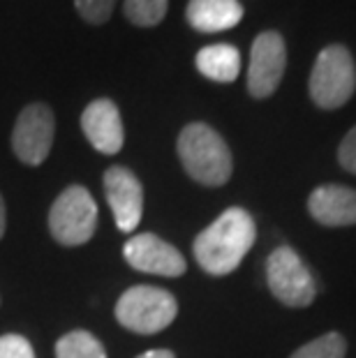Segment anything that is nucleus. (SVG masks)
Returning <instances> with one entry per match:
<instances>
[{
  "label": "nucleus",
  "instance_id": "nucleus-16",
  "mask_svg": "<svg viewBox=\"0 0 356 358\" xmlns=\"http://www.w3.org/2000/svg\"><path fill=\"white\" fill-rule=\"evenodd\" d=\"M169 10V0H125L123 14L130 24L139 28H155L162 24Z\"/></svg>",
  "mask_w": 356,
  "mask_h": 358
},
{
  "label": "nucleus",
  "instance_id": "nucleus-8",
  "mask_svg": "<svg viewBox=\"0 0 356 358\" xmlns=\"http://www.w3.org/2000/svg\"><path fill=\"white\" fill-rule=\"evenodd\" d=\"M56 118L47 104L35 102L28 104L19 113L17 125L12 132V148L24 164L37 166L47 159L51 146H54Z\"/></svg>",
  "mask_w": 356,
  "mask_h": 358
},
{
  "label": "nucleus",
  "instance_id": "nucleus-22",
  "mask_svg": "<svg viewBox=\"0 0 356 358\" xmlns=\"http://www.w3.org/2000/svg\"><path fill=\"white\" fill-rule=\"evenodd\" d=\"M5 224H7V215H5V201L0 196V238L5 236Z\"/></svg>",
  "mask_w": 356,
  "mask_h": 358
},
{
  "label": "nucleus",
  "instance_id": "nucleus-6",
  "mask_svg": "<svg viewBox=\"0 0 356 358\" xmlns=\"http://www.w3.org/2000/svg\"><path fill=\"white\" fill-rule=\"evenodd\" d=\"M266 282L276 299L287 308H308L317 296V285L306 262L292 248H276L266 259Z\"/></svg>",
  "mask_w": 356,
  "mask_h": 358
},
{
  "label": "nucleus",
  "instance_id": "nucleus-1",
  "mask_svg": "<svg viewBox=\"0 0 356 358\" xmlns=\"http://www.w3.org/2000/svg\"><path fill=\"white\" fill-rule=\"evenodd\" d=\"M255 238L257 227L252 215L243 208H227L197 236L192 252L208 275H229L255 245Z\"/></svg>",
  "mask_w": 356,
  "mask_h": 358
},
{
  "label": "nucleus",
  "instance_id": "nucleus-14",
  "mask_svg": "<svg viewBox=\"0 0 356 358\" xmlns=\"http://www.w3.org/2000/svg\"><path fill=\"white\" fill-rule=\"evenodd\" d=\"M194 65L211 81L232 83L241 72V53L232 44H211L197 53Z\"/></svg>",
  "mask_w": 356,
  "mask_h": 358
},
{
  "label": "nucleus",
  "instance_id": "nucleus-15",
  "mask_svg": "<svg viewBox=\"0 0 356 358\" xmlns=\"http://www.w3.org/2000/svg\"><path fill=\"white\" fill-rule=\"evenodd\" d=\"M56 358H107L102 342L88 331H72L56 345Z\"/></svg>",
  "mask_w": 356,
  "mask_h": 358
},
{
  "label": "nucleus",
  "instance_id": "nucleus-19",
  "mask_svg": "<svg viewBox=\"0 0 356 358\" xmlns=\"http://www.w3.org/2000/svg\"><path fill=\"white\" fill-rule=\"evenodd\" d=\"M0 358H35L33 347L24 335H0Z\"/></svg>",
  "mask_w": 356,
  "mask_h": 358
},
{
  "label": "nucleus",
  "instance_id": "nucleus-9",
  "mask_svg": "<svg viewBox=\"0 0 356 358\" xmlns=\"http://www.w3.org/2000/svg\"><path fill=\"white\" fill-rule=\"evenodd\" d=\"M125 262L134 271L150 273V275L180 278L187 271L183 255L155 234H137L123 245Z\"/></svg>",
  "mask_w": 356,
  "mask_h": 358
},
{
  "label": "nucleus",
  "instance_id": "nucleus-18",
  "mask_svg": "<svg viewBox=\"0 0 356 358\" xmlns=\"http://www.w3.org/2000/svg\"><path fill=\"white\" fill-rule=\"evenodd\" d=\"M113 5H116V0H74V7L81 14V19L93 26L107 24L113 12Z\"/></svg>",
  "mask_w": 356,
  "mask_h": 358
},
{
  "label": "nucleus",
  "instance_id": "nucleus-13",
  "mask_svg": "<svg viewBox=\"0 0 356 358\" xmlns=\"http://www.w3.org/2000/svg\"><path fill=\"white\" fill-rule=\"evenodd\" d=\"M185 19L199 33H222L243 19V5L238 0H190Z\"/></svg>",
  "mask_w": 356,
  "mask_h": 358
},
{
  "label": "nucleus",
  "instance_id": "nucleus-21",
  "mask_svg": "<svg viewBox=\"0 0 356 358\" xmlns=\"http://www.w3.org/2000/svg\"><path fill=\"white\" fill-rule=\"evenodd\" d=\"M137 358H176L173 356L169 349H150V352H146V354H141V356H137Z\"/></svg>",
  "mask_w": 356,
  "mask_h": 358
},
{
  "label": "nucleus",
  "instance_id": "nucleus-17",
  "mask_svg": "<svg viewBox=\"0 0 356 358\" xmlns=\"http://www.w3.org/2000/svg\"><path fill=\"white\" fill-rule=\"evenodd\" d=\"M347 340L340 333L320 335L317 340H310L308 345L299 347L290 358H345Z\"/></svg>",
  "mask_w": 356,
  "mask_h": 358
},
{
  "label": "nucleus",
  "instance_id": "nucleus-20",
  "mask_svg": "<svg viewBox=\"0 0 356 358\" xmlns=\"http://www.w3.org/2000/svg\"><path fill=\"white\" fill-rule=\"evenodd\" d=\"M338 162L343 164V169H347L350 173H356V125L345 134V139L340 141Z\"/></svg>",
  "mask_w": 356,
  "mask_h": 358
},
{
  "label": "nucleus",
  "instance_id": "nucleus-4",
  "mask_svg": "<svg viewBox=\"0 0 356 358\" xmlns=\"http://www.w3.org/2000/svg\"><path fill=\"white\" fill-rule=\"evenodd\" d=\"M176 299L169 292H164V289L148 285H137L127 289L116 303L118 324L139 335H153L164 331L176 319Z\"/></svg>",
  "mask_w": 356,
  "mask_h": 358
},
{
  "label": "nucleus",
  "instance_id": "nucleus-3",
  "mask_svg": "<svg viewBox=\"0 0 356 358\" xmlns=\"http://www.w3.org/2000/svg\"><path fill=\"white\" fill-rule=\"evenodd\" d=\"M310 97L320 109H340L356 90V65L345 44H329L320 51L310 72Z\"/></svg>",
  "mask_w": 356,
  "mask_h": 358
},
{
  "label": "nucleus",
  "instance_id": "nucleus-12",
  "mask_svg": "<svg viewBox=\"0 0 356 358\" xmlns=\"http://www.w3.org/2000/svg\"><path fill=\"white\" fill-rule=\"evenodd\" d=\"M308 210L322 227L356 224V189L347 185H320L308 196Z\"/></svg>",
  "mask_w": 356,
  "mask_h": 358
},
{
  "label": "nucleus",
  "instance_id": "nucleus-5",
  "mask_svg": "<svg viewBox=\"0 0 356 358\" xmlns=\"http://www.w3.org/2000/svg\"><path fill=\"white\" fill-rule=\"evenodd\" d=\"M97 227V203L81 185H70L60 192L49 210V231L65 248H77L93 238Z\"/></svg>",
  "mask_w": 356,
  "mask_h": 358
},
{
  "label": "nucleus",
  "instance_id": "nucleus-2",
  "mask_svg": "<svg viewBox=\"0 0 356 358\" xmlns=\"http://www.w3.org/2000/svg\"><path fill=\"white\" fill-rule=\"evenodd\" d=\"M187 176L206 187H220L232 178L234 159L227 141L206 123H190L180 129L176 143Z\"/></svg>",
  "mask_w": 356,
  "mask_h": 358
},
{
  "label": "nucleus",
  "instance_id": "nucleus-10",
  "mask_svg": "<svg viewBox=\"0 0 356 358\" xmlns=\"http://www.w3.org/2000/svg\"><path fill=\"white\" fill-rule=\"evenodd\" d=\"M104 196L113 210L118 231L130 234L137 229L143 213V187L130 169L109 166L104 171Z\"/></svg>",
  "mask_w": 356,
  "mask_h": 358
},
{
  "label": "nucleus",
  "instance_id": "nucleus-7",
  "mask_svg": "<svg viewBox=\"0 0 356 358\" xmlns=\"http://www.w3.org/2000/svg\"><path fill=\"white\" fill-rule=\"evenodd\" d=\"M287 67V47L283 35L264 30L255 37L248 65V93L255 100H266L278 90Z\"/></svg>",
  "mask_w": 356,
  "mask_h": 358
},
{
  "label": "nucleus",
  "instance_id": "nucleus-11",
  "mask_svg": "<svg viewBox=\"0 0 356 358\" xmlns=\"http://www.w3.org/2000/svg\"><path fill=\"white\" fill-rule=\"evenodd\" d=\"M81 129L88 143L102 155H116L123 148L125 129L118 106L107 97L90 102L81 113Z\"/></svg>",
  "mask_w": 356,
  "mask_h": 358
}]
</instances>
